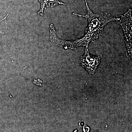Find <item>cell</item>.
I'll return each instance as SVG.
<instances>
[{"label":"cell","instance_id":"7a4b0ae2","mask_svg":"<svg viewBox=\"0 0 132 132\" xmlns=\"http://www.w3.org/2000/svg\"><path fill=\"white\" fill-rule=\"evenodd\" d=\"M131 10L130 9L126 13L118 17H114L116 22L122 27L124 34L127 48V54L132 57V17Z\"/></svg>","mask_w":132,"mask_h":132},{"label":"cell","instance_id":"277c9868","mask_svg":"<svg viewBox=\"0 0 132 132\" xmlns=\"http://www.w3.org/2000/svg\"><path fill=\"white\" fill-rule=\"evenodd\" d=\"M41 4L40 10L38 12V14L40 16H43L44 11L47 7H53L59 5H65L64 3L59 0H39Z\"/></svg>","mask_w":132,"mask_h":132},{"label":"cell","instance_id":"3957f363","mask_svg":"<svg viewBox=\"0 0 132 132\" xmlns=\"http://www.w3.org/2000/svg\"><path fill=\"white\" fill-rule=\"evenodd\" d=\"M102 58L101 54L94 56L90 54L88 47H86L85 54L80 57L79 63L89 73L94 74L97 71Z\"/></svg>","mask_w":132,"mask_h":132},{"label":"cell","instance_id":"5b68a950","mask_svg":"<svg viewBox=\"0 0 132 132\" xmlns=\"http://www.w3.org/2000/svg\"><path fill=\"white\" fill-rule=\"evenodd\" d=\"M8 14L6 16H5V18H4V19H2V20H1L0 21V22H1L3 21L4 20H6V19L7 17L8 16ZM0 33H2V34H4V33L2 32H0Z\"/></svg>","mask_w":132,"mask_h":132},{"label":"cell","instance_id":"6da1fadb","mask_svg":"<svg viewBox=\"0 0 132 132\" xmlns=\"http://www.w3.org/2000/svg\"><path fill=\"white\" fill-rule=\"evenodd\" d=\"M85 1L87 12V14L82 15L75 13H73L74 15L85 17L88 21L85 35L82 38L69 41L62 40L57 37L56 31L53 24H51L50 26V40L52 42L64 50H75L77 47L80 46L88 47L89 43L94 42L98 39L104 30L105 26L109 22L114 21V17L109 14L102 12L98 13H93L88 6L86 0Z\"/></svg>","mask_w":132,"mask_h":132}]
</instances>
